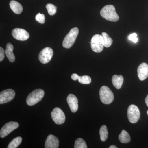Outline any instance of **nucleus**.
I'll return each instance as SVG.
<instances>
[{
  "label": "nucleus",
  "mask_w": 148,
  "mask_h": 148,
  "mask_svg": "<svg viewBox=\"0 0 148 148\" xmlns=\"http://www.w3.org/2000/svg\"><path fill=\"white\" fill-rule=\"evenodd\" d=\"M100 14L103 18L108 21L116 22L118 21L119 18L114 6L111 5L104 6L101 10Z\"/></svg>",
  "instance_id": "1"
},
{
  "label": "nucleus",
  "mask_w": 148,
  "mask_h": 148,
  "mask_svg": "<svg viewBox=\"0 0 148 148\" xmlns=\"http://www.w3.org/2000/svg\"><path fill=\"white\" fill-rule=\"evenodd\" d=\"M45 92L41 89H37L30 93L27 98V103L29 106H33L38 103L43 98Z\"/></svg>",
  "instance_id": "2"
},
{
  "label": "nucleus",
  "mask_w": 148,
  "mask_h": 148,
  "mask_svg": "<svg viewBox=\"0 0 148 148\" xmlns=\"http://www.w3.org/2000/svg\"><path fill=\"white\" fill-rule=\"evenodd\" d=\"M99 94L100 99L103 104L109 105L114 101L113 93L108 86H102L100 89Z\"/></svg>",
  "instance_id": "3"
},
{
  "label": "nucleus",
  "mask_w": 148,
  "mask_h": 148,
  "mask_svg": "<svg viewBox=\"0 0 148 148\" xmlns=\"http://www.w3.org/2000/svg\"><path fill=\"white\" fill-rule=\"evenodd\" d=\"M79 32V29L77 27L71 29L70 32L64 38L63 42V47L67 49L71 47L75 41L78 35Z\"/></svg>",
  "instance_id": "4"
},
{
  "label": "nucleus",
  "mask_w": 148,
  "mask_h": 148,
  "mask_svg": "<svg viewBox=\"0 0 148 148\" xmlns=\"http://www.w3.org/2000/svg\"><path fill=\"white\" fill-rule=\"evenodd\" d=\"M90 46L94 52L96 53L102 52L105 47L104 40L102 35L95 34L93 36L91 40Z\"/></svg>",
  "instance_id": "5"
},
{
  "label": "nucleus",
  "mask_w": 148,
  "mask_h": 148,
  "mask_svg": "<svg viewBox=\"0 0 148 148\" xmlns=\"http://www.w3.org/2000/svg\"><path fill=\"white\" fill-rule=\"evenodd\" d=\"M127 115L128 120L131 123H136L140 118V110L137 106L131 105L128 107Z\"/></svg>",
  "instance_id": "6"
},
{
  "label": "nucleus",
  "mask_w": 148,
  "mask_h": 148,
  "mask_svg": "<svg viewBox=\"0 0 148 148\" xmlns=\"http://www.w3.org/2000/svg\"><path fill=\"white\" fill-rule=\"evenodd\" d=\"M19 127L18 123L15 121H11L7 123L3 126L0 131L1 138H4L6 137L10 133L17 129Z\"/></svg>",
  "instance_id": "7"
},
{
  "label": "nucleus",
  "mask_w": 148,
  "mask_h": 148,
  "mask_svg": "<svg viewBox=\"0 0 148 148\" xmlns=\"http://www.w3.org/2000/svg\"><path fill=\"white\" fill-rule=\"evenodd\" d=\"M52 119L56 124H62L66 120L65 114L60 108H56L51 114Z\"/></svg>",
  "instance_id": "8"
},
{
  "label": "nucleus",
  "mask_w": 148,
  "mask_h": 148,
  "mask_svg": "<svg viewBox=\"0 0 148 148\" xmlns=\"http://www.w3.org/2000/svg\"><path fill=\"white\" fill-rule=\"evenodd\" d=\"M53 54V49L51 48H45L41 50L39 54V60L42 64H47L51 60Z\"/></svg>",
  "instance_id": "9"
},
{
  "label": "nucleus",
  "mask_w": 148,
  "mask_h": 148,
  "mask_svg": "<svg viewBox=\"0 0 148 148\" xmlns=\"http://www.w3.org/2000/svg\"><path fill=\"white\" fill-rule=\"evenodd\" d=\"M15 95V91L12 89L3 90L0 93V104H5L10 102L13 100Z\"/></svg>",
  "instance_id": "10"
},
{
  "label": "nucleus",
  "mask_w": 148,
  "mask_h": 148,
  "mask_svg": "<svg viewBox=\"0 0 148 148\" xmlns=\"http://www.w3.org/2000/svg\"><path fill=\"white\" fill-rule=\"evenodd\" d=\"M12 35L15 39L20 41L27 40L30 36L29 33L26 30L18 28L13 29L12 32Z\"/></svg>",
  "instance_id": "11"
},
{
  "label": "nucleus",
  "mask_w": 148,
  "mask_h": 148,
  "mask_svg": "<svg viewBox=\"0 0 148 148\" xmlns=\"http://www.w3.org/2000/svg\"><path fill=\"white\" fill-rule=\"evenodd\" d=\"M67 101L71 112H76L78 109V101L76 96L73 94H69L67 97Z\"/></svg>",
  "instance_id": "12"
},
{
  "label": "nucleus",
  "mask_w": 148,
  "mask_h": 148,
  "mask_svg": "<svg viewBox=\"0 0 148 148\" xmlns=\"http://www.w3.org/2000/svg\"><path fill=\"white\" fill-rule=\"evenodd\" d=\"M138 75L140 81L145 80L148 77V65L143 63L140 64L138 69Z\"/></svg>",
  "instance_id": "13"
},
{
  "label": "nucleus",
  "mask_w": 148,
  "mask_h": 148,
  "mask_svg": "<svg viewBox=\"0 0 148 148\" xmlns=\"http://www.w3.org/2000/svg\"><path fill=\"white\" fill-rule=\"evenodd\" d=\"M59 147V140L56 136L50 135L48 136L45 143L46 148H57Z\"/></svg>",
  "instance_id": "14"
},
{
  "label": "nucleus",
  "mask_w": 148,
  "mask_h": 148,
  "mask_svg": "<svg viewBox=\"0 0 148 148\" xmlns=\"http://www.w3.org/2000/svg\"><path fill=\"white\" fill-rule=\"evenodd\" d=\"M13 46L10 43H8L6 45L5 53L9 61L13 63L15 61V56L13 53Z\"/></svg>",
  "instance_id": "15"
},
{
  "label": "nucleus",
  "mask_w": 148,
  "mask_h": 148,
  "mask_svg": "<svg viewBox=\"0 0 148 148\" xmlns=\"http://www.w3.org/2000/svg\"><path fill=\"white\" fill-rule=\"evenodd\" d=\"M123 81V77L121 75H114L112 78V83L114 86L117 89H119L121 88Z\"/></svg>",
  "instance_id": "16"
},
{
  "label": "nucleus",
  "mask_w": 148,
  "mask_h": 148,
  "mask_svg": "<svg viewBox=\"0 0 148 148\" xmlns=\"http://www.w3.org/2000/svg\"><path fill=\"white\" fill-rule=\"evenodd\" d=\"M10 6L11 9L16 14H20L23 11V7L21 4L14 0L11 1L10 3Z\"/></svg>",
  "instance_id": "17"
},
{
  "label": "nucleus",
  "mask_w": 148,
  "mask_h": 148,
  "mask_svg": "<svg viewBox=\"0 0 148 148\" xmlns=\"http://www.w3.org/2000/svg\"><path fill=\"white\" fill-rule=\"evenodd\" d=\"M119 139L122 143H127L130 142L131 138L130 135L127 131L123 130L119 136Z\"/></svg>",
  "instance_id": "18"
},
{
  "label": "nucleus",
  "mask_w": 148,
  "mask_h": 148,
  "mask_svg": "<svg viewBox=\"0 0 148 148\" xmlns=\"http://www.w3.org/2000/svg\"><path fill=\"white\" fill-rule=\"evenodd\" d=\"M100 135L101 140L102 142H105L108 139V132L106 125H103L101 126L100 128Z\"/></svg>",
  "instance_id": "19"
},
{
  "label": "nucleus",
  "mask_w": 148,
  "mask_h": 148,
  "mask_svg": "<svg viewBox=\"0 0 148 148\" xmlns=\"http://www.w3.org/2000/svg\"><path fill=\"white\" fill-rule=\"evenodd\" d=\"M101 35L103 36V40H104L105 47L106 48L110 47L112 44L113 40L106 32H103Z\"/></svg>",
  "instance_id": "20"
},
{
  "label": "nucleus",
  "mask_w": 148,
  "mask_h": 148,
  "mask_svg": "<svg viewBox=\"0 0 148 148\" xmlns=\"http://www.w3.org/2000/svg\"><path fill=\"white\" fill-rule=\"evenodd\" d=\"M22 138L18 137L14 139L8 145V148H16L20 145L22 142Z\"/></svg>",
  "instance_id": "21"
},
{
  "label": "nucleus",
  "mask_w": 148,
  "mask_h": 148,
  "mask_svg": "<svg viewBox=\"0 0 148 148\" xmlns=\"http://www.w3.org/2000/svg\"><path fill=\"white\" fill-rule=\"evenodd\" d=\"M75 148H87V146L85 141L82 138H78L75 142Z\"/></svg>",
  "instance_id": "22"
},
{
  "label": "nucleus",
  "mask_w": 148,
  "mask_h": 148,
  "mask_svg": "<svg viewBox=\"0 0 148 148\" xmlns=\"http://www.w3.org/2000/svg\"><path fill=\"white\" fill-rule=\"evenodd\" d=\"M46 8L47 9L48 13L49 15L53 16L55 15L56 13L57 7L53 4L51 3L47 4L46 6Z\"/></svg>",
  "instance_id": "23"
},
{
  "label": "nucleus",
  "mask_w": 148,
  "mask_h": 148,
  "mask_svg": "<svg viewBox=\"0 0 148 148\" xmlns=\"http://www.w3.org/2000/svg\"><path fill=\"white\" fill-rule=\"evenodd\" d=\"M78 81L80 83L83 84H88L91 82V79L87 75L79 77Z\"/></svg>",
  "instance_id": "24"
},
{
  "label": "nucleus",
  "mask_w": 148,
  "mask_h": 148,
  "mask_svg": "<svg viewBox=\"0 0 148 148\" xmlns=\"http://www.w3.org/2000/svg\"><path fill=\"white\" fill-rule=\"evenodd\" d=\"M36 20L39 23L41 24H43L45 23V17L44 14L40 13H38L36 15Z\"/></svg>",
  "instance_id": "25"
},
{
  "label": "nucleus",
  "mask_w": 148,
  "mask_h": 148,
  "mask_svg": "<svg viewBox=\"0 0 148 148\" xmlns=\"http://www.w3.org/2000/svg\"><path fill=\"white\" fill-rule=\"evenodd\" d=\"M137 36H138V35L136 33H133L130 35L128 37V39L136 43L138 42V39Z\"/></svg>",
  "instance_id": "26"
},
{
  "label": "nucleus",
  "mask_w": 148,
  "mask_h": 148,
  "mask_svg": "<svg viewBox=\"0 0 148 148\" xmlns=\"http://www.w3.org/2000/svg\"><path fill=\"white\" fill-rule=\"evenodd\" d=\"M5 57V50L3 48L0 47V61L3 60Z\"/></svg>",
  "instance_id": "27"
},
{
  "label": "nucleus",
  "mask_w": 148,
  "mask_h": 148,
  "mask_svg": "<svg viewBox=\"0 0 148 148\" xmlns=\"http://www.w3.org/2000/svg\"><path fill=\"white\" fill-rule=\"evenodd\" d=\"M79 77V76L77 74L74 73L72 75L71 78L73 80L76 81L78 79Z\"/></svg>",
  "instance_id": "28"
},
{
  "label": "nucleus",
  "mask_w": 148,
  "mask_h": 148,
  "mask_svg": "<svg viewBox=\"0 0 148 148\" xmlns=\"http://www.w3.org/2000/svg\"><path fill=\"white\" fill-rule=\"evenodd\" d=\"M145 102L146 105L148 107V95H147L145 99Z\"/></svg>",
  "instance_id": "29"
},
{
  "label": "nucleus",
  "mask_w": 148,
  "mask_h": 148,
  "mask_svg": "<svg viewBox=\"0 0 148 148\" xmlns=\"http://www.w3.org/2000/svg\"><path fill=\"white\" fill-rule=\"evenodd\" d=\"M117 147H116V146L114 145H111L109 147V148H117Z\"/></svg>",
  "instance_id": "30"
},
{
  "label": "nucleus",
  "mask_w": 148,
  "mask_h": 148,
  "mask_svg": "<svg viewBox=\"0 0 148 148\" xmlns=\"http://www.w3.org/2000/svg\"><path fill=\"white\" fill-rule=\"evenodd\" d=\"M147 115L148 116V110L147 111Z\"/></svg>",
  "instance_id": "31"
}]
</instances>
